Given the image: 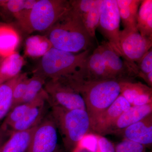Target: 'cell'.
Wrapping results in <instances>:
<instances>
[{"mask_svg":"<svg viewBox=\"0 0 152 152\" xmlns=\"http://www.w3.org/2000/svg\"><path fill=\"white\" fill-rule=\"evenodd\" d=\"M137 77L152 72V50L150 49L137 64Z\"/></svg>","mask_w":152,"mask_h":152,"instance_id":"4dcf8cb0","label":"cell"},{"mask_svg":"<svg viewBox=\"0 0 152 152\" xmlns=\"http://www.w3.org/2000/svg\"><path fill=\"white\" fill-rule=\"evenodd\" d=\"M45 35L53 48L74 53L90 49L92 39L85 28L81 18L71 7Z\"/></svg>","mask_w":152,"mask_h":152,"instance_id":"6da1fadb","label":"cell"},{"mask_svg":"<svg viewBox=\"0 0 152 152\" xmlns=\"http://www.w3.org/2000/svg\"><path fill=\"white\" fill-rule=\"evenodd\" d=\"M56 152H57V151Z\"/></svg>","mask_w":152,"mask_h":152,"instance_id":"d590c367","label":"cell"},{"mask_svg":"<svg viewBox=\"0 0 152 152\" xmlns=\"http://www.w3.org/2000/svg\"><path fill=\"white\" fill-rule=\"evenodd\" d=\"M121 94L131 106L152 103V89L140 82L121 81Z\"/></svg>","mask_w":152,"mask_h":152,"instance_id":"9a60e30c","label":"cell"},{"mask_svg":"<svg viewBox=\"0 0 152 152\" xmlns=\"http://www.w3.org/2000/svg\"><path fill=\"white\" fill-rule=\"evenodd\" d=\"M46 81L42 77L36 75L29 78L26 91L19 104L31 102L42 94L45 91Z\"/></svg>","mask_w":152,"mask_h":152,"instance_id":"d4e9b609","label":"cell"},{"mask_svg":"<svg viewBox=\"0 0 152 152\" xmlns=\"http://www.w3.org/2000/svg\"><path fill=\"white\" fill-rule=\"evenodd\" d=\"M122 56L130 62H138L152 48V39L143 37L137 30L124 28L120 34Z\"/></svg>","mask_w":152,"mask_h":152,"instance_id":"9c48e42d","label":"cell"},{"mask_svg":"<svg viewBox=\"0 0 152 152\" xmlns=\"http://www.w3.org/2000/svg\"><path fill=\"white\" fill-rule=\"evenodd\" d=\"M57 127L51 114L37 126L25 152H56Z\"/></svg>","mask_w":152,"mask_h":152,"instance_id":"30bf717a","label":"cell"},{"mask_svg":"<svg viewBox=\"0 0 152 152\" xmlns=\"http://www.w3.org/2000/svg\"><path fill=\"white\" fill-rule=\"evenodd\" d=\"M13 132L9 129H4L0 126V149L10 138Z\"/></svg>","mask_w":152,"mask_h":152,"instance_id":"d6a6232c","label":"cell"},{"mask_svg":"<svg viewBox=\"0 0 152 152\" xmlns=\"http://www.w3.org/2000/svg\"><path fill=\"white\" fill-rule=\"evenodd\" d=\"M98 47L111 78L120 81H133L137 77V64L125 60L107 42L104 41Z\"/></svg>","mask_w":152,"mask_h":152,"instance_id":"52a82bcc","label":"cell"},{"mask_svg":"<svg viewBox=\"0 0 152 152\" xmlns=\"http://www.w3.org/2000/svg\"><path fill=\"white\" fill-rule=\"evenodd\" d=\"M48 99L41 100L29 110L24 116L14 124L10 129L12 132L27 130L38 126L45 118L46 112V102Z\"/></svg>","mask_w":152,"mask_h":152,"instance_id":"2e32d148","label":"cell"},{"mask_svg":"<svg viewBox=\"0 0 152 152\" xmlns=\"http://www.w3.org/2000/svg\"><path fill=\"white\" fill-rule=\"evenodd\" d=\"M20 40L18 34L13 28L0 23V57L5 58L16 52Z\"/></svg>","mask_w":152,"mask_h":152,"instance_id":"d6986e66","label":"cell"},{"mask_svg":"<svg viewBox=\"0 0 152 152\" xmlns=\"http://www.w3.org/2000/svg\"><path fill=\"white\" fill-rule=\"evenodd\" d=\"M70 7L69 1L37 0L32 8L25 11L16 20L28 34L45 32Z\"/></svg>","mask_w":152,"mask_h":152,"instance_id":"5b68a950","label":"cell"},{"mask_svg":"<svg viewBox=\"0 0 152 152\" xmlns=\"http://www.w3.org/2000/svg\"><path fill=\"white\" fill-rule=\"evenodd\" d=\"M140 77L141 78L147 83L149 87L152 88V72L149 73L146 75H142L140 76Z\"/></svg>","mask_w":152,"mask_h":152,"instance_id":"836d02e7","label":"cell"},{"mask_svg":"<svg viewBox=\"0 0 152 152\" xmlns=\"http://www.w3.org/2000/svg\"><path fill=\"white\" fill-rule=\"evenodd\" d=\"M117 135L124 139L150 147L152 144V113L123 130Z\"/></svg>","mask_w":152,"mask_h":152,"instance_id":"4fadbf2b","label":"cell"},{"mask_svg":"<svg viewBox=\"0 0 152 152\" xmlns=\"http://www.w3.org/2000/svg\"><path fill=\"white\" fill-rule=\"evenodd\" d=\"M37 126L27 130L13 132L0 152H26Z\"/></svg>","mask_w":152,"mask_h":152,"instance_id":"ffe728a7","label":"cell"},{"mask_svg":"<svg viewBox=\"0 0 152 152\" xmlns=\"http://www.w3.org/2000/svg\"><path fill=\"white\" fill-rule=\"evenodd\" d=\"M51 107L53 119L68 151L74 152L85 136L91 131V121L86 110Z\"/></svg>","mask_w":152,"mask_h":152,"instance_id":"277c9868","label":"cell"},{"mask_svg":"<svg viewBox=\"0 0 152 152\" xmlns=\"http://www.w3.org/2000/svg\"><path fill=\"white\" fill-rule=\"evenodd\" d=\"M52 48L51 43L46 36H30L25 43V54L32 58H42Z\"/></svg>","mask_w":152,"mask_h":152,"instance_id":"7402d4cb","label":"cell"},{"mask_svg":"<svg viewBox=\"0 0 152 152\" xmlns=\"http://www.w3.org/2000/svg\"><path fill=\"white\" fill-rule=\"evenodd\" d=\"M98 0H71V8L80 15L81 18L88 12L98 2Z\"/></svg>","mask_w":152,"mask_h":152,"instance_id":"f546056e","label":"cell"},{"mask_svg":"<svg viewBox=\"0 0 152 152\" xmlns=\"http://www.w3.org/2000/svg\"><path fill=\"white\" fill-rule=\"evenodd\" d=\"M25 61L18 52L1 58L0 61V80L4 83L20 75Z\"/></svg>","mask_w":152,"mask_h":152,"instance_id":"ac0fdd59","label":"cell"},{"mask_svg":"<svg viewBox=\"0 0 152 152\" xmlns=\"http://www.w3.org/2000/svg\"><path fill=\"white\" fill-rule=\"evenodd\" d=\"M141 0H117L121 20L124 29L137 30V17Z\"/></svg>","mask_w":152,"mask_h":152,"instance_id":"e0dca14e","label":"cell"},{"mask_svg":"<svg viewBox=\"0 0 152 152\" xmlns=\"http://www.w3.org/2000/svg\"><path fill=\"white\" fill-rule=\"evenodd\" d=\"M114 146L115 152H146V147L143 145L126 139Z\"/></svg>","mask_w":152,"mask_h":152,"instance_id":"f1b7e54d","label":"cell"},{"mask_svg":"<svg viewBox=\"0 0 152 152\" xmlns=\"http://www.w3.org/2000/svg\"><path fill=\"white\" fill-rule=\"evenodd\" d=\"M29 80V78L28 77L27 74H20V78L14 88L13 93L12 104L11 110L20 104L26 91Z\"/></svg>","mask_w":152,"mask_h":152,"instance_id":"83f0119b","label":"cell"},{"mask_svg":"<svg viewBox=\"0 0 152 152\" xmlns=\"http://www.w3.org/2000/svg\"><path fill=\"white\" fill-rule=\"evenodd\" d=\"M45 99H48V96L45 91L32 102L20 104L16 106L9 112L1 126L4 129H10L12 126L24 116L31 108L41 100Z\"/></svg>","mask_w":152,"mask_h":152,"instance_id":"603a6c76","label":"cell"},{"mask_svg":"<svg viewBox=\"0 0 152 152\" xmlns=\"http://www.w3.org/2000/svg\"><path fill=\"white\" fill-rule=\"evenodd\" d=\"M96 138L97 144L96 152H115L114 145L108 139L97 134Z\"/></svg>","mask_w":152,"mask_h":152,"instance_id":"1f68e13d","label":"cell"},{"mask_svg":"<svg viewBox=\"0 0 152 152\" xmlns=\"http://www.w3.org/2000/svg\"><path fill=\"white\" fill-rule=\"evenodd\" d=\"M137 29L143 37L152 39V1L144 0L139 7Z\"/></svg>","mask_w":152,"mask_h":152,"instance_id":"44dd1931","label":"cell"},{"mask_svg":"<svg viewBox=\"0 0 152 152\" xmlns=\"http://www.w3.org/2000/svg\"><path fill=\"white\" fill-rule=\"evenodd\" d=\"M131 107L130 104L120 94L115 102L99 116L91 127V131L103 136L109 127Z\"/></svg>","mask_w":152,"mask_h":152,"instance_id":"7c38bea8","label":"cell"},{"mask_svg":"<svg viewBox=\"0 0 152 152\" xmlns=\"http://www.w3.org/2000/svg\"><path fill=\"white\" fill-rule=\"evenodd\" d=\"M3 83H3V82L2 81H1L0 80V86H1V85Z\"/></svg>","mask_w":152,"mask_h":152,"instance_id":"e575fe53","label":"cell"},{"mask_svg":"<svg viewBox=\"0 0 152 152\" xmlns=\"http://www.w3.org/2000/svg\"><path fill=\"white\" fill-rule=\"evenodd\" d=\"M20 74L0 86V120L7 115L10 110L14 88L20 78Z\"/></svg>","mask_w":152,"mask_h":152,"instance_id":"cb8c5ba5","label":"cell"},{"mask_svg":"<svg viewBox=\"0 0 152 152\" xmlns=\"http://www.w3.org/2000/svg\"><path fill=\"white\" fill-rule=\"evenodd\" d=\"M152 113V103L140 106H131L124 112L107 130L104 136L116 134Z\"/></svg>","mask_w":152,"mask_h":152,"instance_id":"5bb4252c","label":"cell"},{"mask_svg":"<svg viewBox=\"0 0 152 152\" xmlns=\"http://www.w3.org/2000/svg\"><path fill=\"white\" fill-rule=\"evenodd\" d=\"M44 89L48 96V102L50 106H58L69 110H86L81 95L62 80H46Z\"/></svg>","mask_w":152,"mask_h":152,"instance_id":"8992f818","label":"cell"},{"mask_svg":"<svg viewBox=\"0 0 152 152\" xmlns=\"http://www.w3.org/2000/svg\"><path fill=\"white\" fill-rule=\"evenodd\" d=\"M81 95L91 121V127L103 112L121 94L120 81L109 79L86 81L75 79H61Z\"/></svg>","mask_w":152,"mask_h":152,"instance_id":"7a4b0ae2","label":"cell"},{"mask_svg":"<svg viewBox=\"0 0 152 152\" xmlns=\"http://www.w3.org/2000/svg\"><path fill=\"white\" fill-rule=\"evenodd\" d=\"M91 53L90 49L74 53L52 48L42 57L33 71V75L46 80L72 77Z\"/></svg>","mask_w":152,"mask_h":152,"instance_id":"3957f363","label":"cell"},{"mask_svg":"<svg viewBox=\"0 0 152 152\" xmlns=\"http://www.w3.org/2000/svg\"><path fill=\"white\" fill-rule=\"evenodd\" d=\"M121 20L117 0H102L98 28L107 42L122 57L119 39Z\"/></svg>","mask_w":152,"mask_h":152,"instance_id":"ba28073f","label":"cell"},{"mask_svg":"<svg viewBox=\"0 0 152 152\" xmlns=\"http://www.w3.org/2000/svg\"><path fill=\"white\" fill-rule=\"evenodd\" d=\"M37 0H0V7L17 18L25 11L32 8Z\"/></svg>","mask_w":152,"mask_h":152,"instance_id":"484cf974","label":"cell"},{"mask_svg":"<svg viewBox=\"0 0 152 152\" xmlns=\"http://www.w3.org/2000/svg\"><path fill=\"white\" fill-rule=\"evenodd\" d=\"M102 2V0H98L96 5L81 18L85 28L92 39L96 37V30L99 27Z\"/></svg>","mask_w":152,"mask_h":152,"instance_id":"4316f807","label":"cell"},{"mask_svg":"<svg viewBox=\"0 0 152 152\" xmlns=\"http://www.w3.org/2000/svg\"><path fill=\"white\" fill-rule=\"evenodd\" d=\"M68 79H78L86 81L112 79L106 69L99 47L88 56L75 75Z\"/></svg>","mask_w":152,"mask_h":152,"instance_id":"8fae6325","label":"cell"}]
</instances>
